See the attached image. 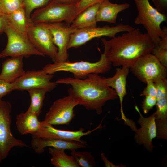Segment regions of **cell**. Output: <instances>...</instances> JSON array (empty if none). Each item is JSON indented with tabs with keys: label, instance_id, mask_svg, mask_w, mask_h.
<instances>
[{
	"label": "cell",
	"instance_id": "obj_1",
	"mask_svg": "<svg viewBox=\"0 0 167 167\" xmlns=\"http://www.w3.org/2000/svg\"><path fill=\"white\" fill-rule=\"evenodd\" d=\"M108 60L114 66L129 68L141 56L151 53L155 46L149 35L139 28L134 29L108 41L101 39Z\"/></svg>",
	"mask_w": 167,
	"mask_h": 167
},
{
	"label": "cell",
	"instance_id": "obj_2",
	"mask_svg": "<svg viewBox=\"0 0 167 167\" xmlns=\"http://www.w3.org/2000/svg\"><path fill=\"white\" fill-rule=\"evenodd\" d=\"M55 82L69 85V95L89 110L101 114L105 104L108 101L117 99L115 91L108 86L106 78L97 73H91L85 79L68 77L58 79Z\"/></svg>",
	"mask_w": 167,
	"mask_h": 167
},
{
	"label": "cell",
	"instance_id": "obj_3",
	"mask_svg": "<svg viewBox=\"0 0 167 167\" xmlns=\"http://www.w3.org/2000/svg\"><path fill=\"white\" fill-rule=\"evenodd\" d=\"M112 64L108 60L104 51L99 60L96 62L83 61L71 62L67 61L54 62L46 65L42 69L46 73L52 74L58 71L68 72L72 73L74 78L84 79L91 73H105L110 70Z\"/></svg>",
	"mask_w": 167,
	"mask_h": 167
},
{
	"label": "cell",
	"instance_id": "obj_4",
	"mask_svg": "<svg viewBox=\"0 0 167 167\" xmlns=\"http://www.w3.org/2000/svg\"><path fill=\"white\" fill-rule=\"evenodd\" d=\"M134 1L138 12L135 24L143 25L155 46L157 45L167 30V27H164L162 29L161 28V23L167 21V15L153 7L148 0Z\"/></svg>",
	"mask_w": 167,
	"mask_h": 167
},
{
	"label": "cell",
	"instance_id": "obj_5",
	"mask_svg": "<svg viewBox=\"0 0 167 167\" xmlns=\"http://www.w3.org/2000/svg\"><path fill=\"white\" fill-rule=\"evenodd\" d=\"M76 5L58 3L53 0L45 6L36 10L31 19L34 23H53L64 21L70 26L77 15Z\"/></svg>",
	"mask_w": 167,
	"mask_h": 167
},
{
	"label": "cell",
	"instance_id": "obj_6",
	"mask_svg": "<svg viewBox=\"0 0 167 167\" xmlns=\"http://www.w3.org/2000/svg\"><path fill=\"white\" fill-rule=\"evenodd\" d=\"M26 34L34 47L44 56L49 57L56 62L58 48L54 43L52 34L44 23L28 22Z\"/></svg>",
	"mask_w": 167,
	"mask_h": 167
},
{
	"label": "cell",
	"instance_id": "obj_7",
	"mask_svg": "<svg viewBox=\"0 0 167 167\" xmlns=\"http://www.w3.org/2000/svg\"><path fill=\"white\" fill-rule=\"evenodd\" d=\"M134 28L129 25L120 23L112 27L105 25L76 30L70 36L67 49L78 48L95 38L105 36L112 38L119 32H128Z\"/></svg>",
	"mask_w": 167,
	"mask_h": 167
},
{
	"label": "cell",
	"instance_id": "obj_8",
	"mask_svg": "<svg viewBox=\"0 0 167 167\" xmlns=\"http://www.w3.org/2000/svg\"><path fill=\"white\" fill-rule=\"evenodd\" d=\"M130 69L139 80L145 83L148 81L154 82L167 77V68L152 53L139 58Z\"/></svg>",
	"mask_w": 167,
	"mask_h": 167
},
{
	"label": "cell",
	"instance_id": "obj_9",
	"mask_svg": "<svg viewBox=\"0 0 167 167\" xmlns=\"http://www.w3.org/2000/svg\"><path fill=\"white\" fill-rule=\"evenodd\" d=\"M4 33L7 37V42L0 53V58L17 56L27 58L33 55L45 56L34 47L26 35L17 31L10 24Z\"/></svg>",
	"mask_w": 167,
	"mask_h": 167
},
{
	"label": "cell",
	"instance_id": "obj_10",
	"mask_svg": "<svg viewBox=\"0 0 167 167\" xmlns=\"http://www.w3.org/2000/svg\"><path fill=\"white\" fill-rule=\"evenodd\" d=\"M12 106L8 102L0 99V153L2 160L8 156L11 149L15 147L28 146L22 140L15 138L11 129V113Z\"/></svg>",
	"mask_w": 167,
	"mask_h": 167
},
{
	"label": "cell",
	"instance_id": "obj_11",
	"mask_svg": "<svg viewBox=\"0 0 167 167\" xmlns=\"http://www.w3.org/2000/svg\"><path fill=\"white\" fill-rule=\"evenodd\" d=\"M78 102L68 95L54 101L42 121L51 125H68L74 118V109Z\"/></svg>",
	"mask_w": 167,
	"mask_h": 167
},
{
	"label": "cell",
	"instance_id": "obj_12",
	"mask_svg": "<svg viewBox=\"0 0 167 167\" xmlns=\"http://www.w3.org/2000/svg\"><path fill=\"white\" fill-rule=\"evenodd\" d=\"M53 77V74H48L43 69L28 71L12 83L14 90L28 91L34 88H45L51 91L58 84L51 81Z\"/></svg>",
	"mask_w": 167,
	"mask_h": 167
},
{
	"label": "cell",
	"instance_id": "obj_13",
	"mask_svg": "<svg viewBox=\"0 0 167 167\" xmlns=\"http://www.w3.org/2000/svg\"><path fill=\"white\" fill-rule=\"evenodd\" d=\"M44 24L50 30L54 43L58 48L55 62L68 61L67 46L71 35L76 30L62 22Z\"/></svg>",
	"mask_w": 167,
	"mask_h": 167
},
{
	"label": "cell",
	"instance_id": "obj_14",
	"mask_svg": "<svg viewBox=\"0 0 167 167\" xmlns=\"http://www.w3.org/2000/svg\"><path fill=\"white\" fill-rule=\"evenodd\" d=\"M135 109L140 116L137 122L141 127L135 131L134 139L138 145H143L146 150L152 152L154 148L152 140L156 137L155 113L148 117H145L141 113L137 106H135Z\"/></svg>",
	"mask_w": 167,
	"mask_h": 167
},
{
	"label": "cell",
	"instance_id": "obj_15",
	"mask_svg": "<svg viewBox=\"0 0 167 167\" xmlns=\"http://www.w3.org/2000/svg\"><path fill=\"white\" fill-rule=\"evenodd\" d=\"M41 122L42 125L39 130L32 135V136L75 141L85 144H86V142L81 140L82 137L88 135L94 131L102 127L101 123L96 128L91 130H89L86 132H84V129L82 128L77 131H70L58 129L54 127L52 125L44 123L42 121Z\"/></svg>",
	"mask_w": 167,
	"mask_h": 167
},
{
	"label": "cell",
	"instance_id": "obj_16",
	"mask_svg": "<svg viewBox=\"0 0 167 167\" xmlns=\"http://www.w3.org/2000/svg\"><path fill=\"white\" fill-rule=\"evenodd\" d=\"M32 137L31 147L35 152L38 154L43 153L45 148L46 147L71 151L86 147L87 145L86 144L75 141L34 136Z\"/></svg>",
	"mask_w": 167,
	"mask_h": 167
},
{
	"label": "cell",
	"instance_id": "obj_17",
	"mask_svg": "<svg viewBox=\"0 0 167 167\" xmlns=\"http://www.w3.org/2000/svg\"><path fill=\"white\" fill-rule=\"evenodd\" d=\"M22 56L11 57L2 63L0 79L10 83L15 82L25 73L23 68V58Z\"/></svg>",
	"mask_w": 167,
	"mask_h": 167
},
{
	"label": "cell",
	"instance_id": "obj_18",
	"mask_svg": "<svg viewBox=\"0 0 167 167\" xmlns=\"http://www.w3.org/2000/svg\"><path fill=\"white\" fill-rule=\"evenodd\" d=\"M130 68L122 66L116 69L114 75L112 77L106 78V81L109 86L113 89L116 92L120 104L121 115L124 114L122 108L124 98L127 94L126 78L129 75Z\"/></svg>",
	"mask_w": 167,
	"mask_h": 167
},
{
	"label": "cell",
	"instance_id": "obj_19",
	"mask_svg": "<svg viewBox=\"0 0 167 167\" xmlns=\"http://www.w3.org/2000/svg\"><path fill=\"white\" fill-rule=\"evenodd\" d=\"M129 3H113L109 0L100 3L96 16V21L106 22L110 24H115L118 14L123 10L128 8Z\"/></svg>",
	"mask_w": 167,
	"mask_h": 167
},
{
	"label": "cell",
	"instance_id": "obj_20",
	"mask_svg": "<svg viewBox=\"0 0 167 167\" xmlns=\"http://www.w3.org/2000/svg\"><path fill=\"white\" fill-rule=\"evenodd\" d=\"M38 117L28 109L25 112L18 114L16 117V125L19 133L23 135H32L37 132L42 125Z\"/></svg>",
	"mask_w": 167,
	"mask_h": 167
},
{
	"label": "cell",
	"instance_id": "obj_21",
	"mask_svg": "<svg viewBox=\"0 0 167 167\" xmlns=\"http://www.w3.org/2000/svg\"><path fill=\"white\" fill-rule=\"evenodd\" d=\"M100 4L91 5L78 14L70 27L76 30L97 27L96 16Z\"/></svg>",
	"mask_w": 167,
	"mask_h": 167
},
{
	"label": "cell",
	"instance_id": "obj_22",
	"mask_svg": "<svg viewBox=\"0 0 167 167\" xmlns=\"http://www.w3.org/2000/svg\"><path fill=\"white\" fill-rule=\"evenodd\" d=\"M49 152L51 156V164L55 167H79L73 157L66 154L65 150L49 147Z\"/></svg>",
	"mask_w": 167,
	"mask_h": 167
},
{
	"label": "cell",
	"instance_id": "obj_23",
	"mask_svg": "<svg viewBox=\"0 0 167 167\" xmlns=\"http://www.w3.org/2000/svg\"><path fill=\"white\" fill-rule=\"evenodd\" d=\"M27 91L31 99L30 105L28 110L39 116L41 111L46 94L50 91L45 88L32 89Z\"/></svg>",
	"mask_w": 167,
	"mask_h": 167
},
{
	"label": "cell",
	"instance_id": "obj_24",
	"mask_svg": "<svg viewBox=\"0 0 167 167\" xmlns=\"http://www.w3.org/2000/svg\"><path fill=\"white\" fill-rule=\"evenodd\" d=\"M6 15L10 24L15 29L21 33L27 35L28 22L23 8Z\"/></svg>",
	"mask_w": 167,
	"mask_h": 167
},
{
	"label": "cell",
	"instance_id": "obj_25",
	"mask_svg": "<svg viewBox=\"0 0 167 167\" xmlns=\"http://www.w3.org/2000/svg\"><path fill=\"white\" fill-rule=\"evenodd\" d=\"M71 155L73 157L79 167H94L96 163L93 156L87 151H77L76 150L71 151Z\"/></svg>",
	"mask_w": 167,
	"mask_h": 167
},
{
	"label": "cell",
	"instance_id": "obj_26",
	"mask_svg": "<svg viewBox=\"0 0 167 167\" xmlns=\"http://www.w3.org/2000/svg\"><path fill=\"white\" fill-rule=\"evenodd\" d=\"M53 0H23V8L28 22L32 21L31 16L33 10L44 7Z\"/></svg>",
	"mask_w": 167,
	"mask_h": 167
},
{
	"label": "cell",
	"instance_id": "obj_27",
	"mask_svg": "<svg viewBox=\"0 0 167 167\" xmlns=\"http://www.w3.org/2000/svg\"><path fill=\"white\" fill-rule=\"evenodd\" d=\"M23 0H0V8L4 14L7 15L23 8Z\"/></svg>",
	"mask_w": 167,
	"mask_h": 167
},
{
	"label": "cell",
	"instance_id": "obj_28",
	"mask_svg": "<svg viewBox=\"0 0 167 167\" xmlns=\"http://www.w3.org/2000/svg\"><path fill=\"white\" fill-rule=\"evenodd\" d=\"M156 106V119L167 120V97L157 99Z\"/></svg>",
	"mask_w": 167,
	"mask_h": 167
},
{
	"label": "cell",
	"instance_id": "obj_29",
	"mask_svg": "<svg viewBox=\"0 0 167 167\" xmlns=\"http://www.w3.org/2000/svg\"><path fill=\"white\" fill-rule=\"evenodd\" d=\"M156 90V98L167 97V79L166 78L158 79L154 82Z\"/></svg>",
	"mask_w": 167,
	"mask_h": 167
},
{
	"label": "cell",
	"instance_id": "obj_30",
	"mask_svg": "<svg viewBox=\"0 0 167 167\" xmlns=\"http://www.w3.org/2000/svg\"><path fill=\"white\" fill-rule=\"evenodd\" d=\"M151 53L167 68V48H163L158 45L155 46Z\"/></svg>",
	"mask_w": 167,
	"mask_h": 167
},
{
	"label": "cell",
	"instance_id": "obj_31",
	"mask_svg": "<svg viewBox=\"0 0 167 167\" xmlns=\"http://www.w3.org/2000/svg\"><path fill=\"white\" fill-rule=\"evenodd\" d=\"M142 102V109L145 114L148 113L156 105L157 99L156 97L147 96Z\"/></svg>",
	"mask_w": 167,
	"mask_h": 167
},
{
	"label": "cell",
	"instance_id": "obj_32",
	"mask_svg": "<svg viewBox=\"0 0 167 167\" xmlns=\"http://www.w3.org/2000/svg\"><path fill=\"white\" fill-rule=\"evenodd\" d=\"M14 90L12 83H8L0 79V99Z\"/></svg>",
	"mask_w": 167,
	"mask_h": 167
},
{
	"label": "cell",
	"instance_id": "obj_33",
	"mask_svg": "<svg viewBox=\"0 0 167 167\" xmlns=\"http://www.w3.org/2000/svg\"><path fill=\"white\" fill-rule=\"evenodd\" d=\"M146 84L147 86L142 92L140 96H149L156 97V90L154 82L152 81H148Z\"/></svg>",
	"mask_w": 167,
	"mask_h": 167
},
{
	"label": "cell",
	"instance_id": "obj_34",
	"mask_svg": "<svg viewBox=\"0 0 167 167\" xmlns=\"http://www.w3.org/2000/svg\"><path fill=\"white\" fill-rule=\"evenodd\" d=\"M107 0H81L76 5L77 15L91 5L97 3H101Z\"/></svg>",
	"mask_w": 167,
	"mask_h": 167
},
{
	"label": "cell",
	"instance_id": "obj_35",
	"mask_svg": "<svg viewBox=\"0 0 167 167\" xmlns=\"http://www.w3.org/2000/svg\"><path fill=\"white\" fill-rule=\"evenodd\" d=\"M156 8L161 13L167 15V0H152Z\"/></svg>",
	"mask_w": 167,
	"mask_h": 167
},
{
	"label": "cell",
	"instance_id": "obj_36",
	"mask_svg": "<svg viewBox=\"0 0 167 167\" xmlns=\"http://www.w3.org/2000/svg\"><path fill=\"white\" fill-rule=\"evenodd\" d=\"M10 24L6 15H0V35L4 32Z\"/></svg>",
	"mask_w": 167,
	"mask_h": 167
},
{
	"label": "cell",
	"instance_id": "obj_37",
	"mask_svg": "<svg viewBox=\"0 0 167 167\" xmlns=\"http://www.w3.org/2000/svg\"><path fill=\"white\" fill-rule=\"evenodd\" d=\"M101 159L104 162L105 167H125L126 165L121 164L119 165H115L113 163L109 161L107 158L105 156L104 153H102L101 154Z\"/></svg>",
	"mask_w": 167,
	"mask_h": 167
},
{
	"label": "cell",
	"instance_id": "obj_38",
	"mask_svg": "<svg viewBox=\"0 0 167 167\" xmlns=\"http://www.w3.org/2000/svg\"><path fill=\"white\" fill-rule=\"evenodd\" d=\"M58 3L68 4L77 5L81 0H53Z\"/></svg>",
	"mask_w": 167,
	"mask_h": 167
},
{
	"label": "cell",
	"instance_id": "obj_39",
	"mask_svg": "<svg viewBox=\"0 0 167 167\" xmlns=\"http://www.w3.org/2000/svg\"><path fill=\"white\" fill-rule=\"evenodd\" d=\"M5 15V14H4L2 12V11L1 8H0V15Z\"/></svg>",
	"mask_w": 167,
	"mask_h": 167
},
{
	"label": "cell",
	"instance_id": "obj_40",
	"mask_svg": "<svg viewBox=\"0 0 167 167\" xmlns=\"http://www.w3.org/2000/svg\"><path fill=\"white\" fill-rule=\"evenodd\" d=\"M2 160V158H1V155H0V163L1 161Z\"/></svg>",
	"mask_w": 167,
	"mask_h": 167
}]
</instances>
